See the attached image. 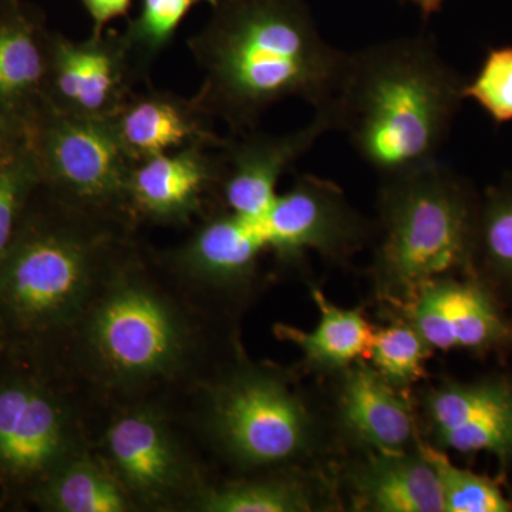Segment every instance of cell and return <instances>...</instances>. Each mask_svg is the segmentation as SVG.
<instances>
[{"mask_svg": "<svg viewBox=\"0 0 512 512\" xmlns=\"http://www.w3.org/2000/svg\"><path fill=\"white\" fill-rule=\"evenodd\" d=\"M210 8L204 28L188 39L204 74L194 100L208 117L241 134L286 99L328 113L349 53L323 39L303 0H215Z\"/></svg>", "mask_w": 512, "mask_h": 512, "instance_id": "1", "label": "cell"}, {"mask_svg": "<svg viewBox=\"0 0 512 512\" xmlns=\"http://www.w3.org/2000/svg\"><path fill=\"white\" fill-rule=\"evenodd\" d=\"M69 336L76 377L116 407L154 402L161 390L194 382L204 348L191 303L164 285L137 244Z\"/></svg>", "mask_w": 512, "mask_h": 512, "instance_id": "2", "label": "cell"}, {"mask_svg": "<svg viewBox=\"0 0 512 512\" xmlns=\"http://www.w3.org/2000/svg\"><path fill=\"white\" fill-rule=\"evenodd\" d=\"M464 84L433 37H400L349 53L338 96L323 116L383 180L439 161Z\"/></svg>", "mask_w": 512, "mask_h": 512, "instance_id": "3", "label": "cell"}, {"mask_svg": "<svg viewBox=\"0 0 512 512\" xmlns=\"http://www.w3.org/2000/svg\"><path fill=\"white\" fill-rule=\"evenodd\" d=\"M136 224L56 197V217L10 247L0 296L16 318L70 335L120 259L136 245Z\"/></svg>", "mask_w": 512, "mask_h": 512, "instance_id": "4", "label": "cell"}, {"mask_svg": "<svg viewBox=\"0 0 512 512\" xmlns=\"http://www.w3.org/2000/svg\"><path fill=\"white\" fill-rule=\"evenodd\" d=\"M478 202L474 188L440 161L383 178L376 254L383 284L414 295L440 276L473 272Z\"/></svg>", "mask_w": 512, "mask_h": 512, "instance_id": "5", "label": "cell"}, {"mask_svg": "<svg viewBox=\"0 0 512 512\" xmlns=\"http://www.w3.org/2000/svg\"><path fill=\"white\" fill-rule=\"evenodd\" d=\"M198 424L215 451L241 470L289 466L312 446L305 403L268 367L237 366L202 384Z\"/></svg>", "mask_w": 512, "mask_h": 512, "instance_id": "6", "label": "cell"}, {"mask_svg": "<svg viewBox=\"0 0 512 512\" xmlns=\"http://www.w3.org/2000/svg\"><path fill=\"white\" fill-rule=\"evenodd\" d=\"M96 450L137 511L190 510L205 485L170 417L156 402L116 407Z\"/></svg>", "mask_w": 512, "mask_h": 512, "instance_id": "7", "label": "cell"}, {"mask_svg": "<svg viewBox=\"0 0 512 512\" xmlns=\"http://www.w3.org/2000/svg\"><path fill=\"white\" fill-rule=\"evenodd\" d=\"M35 158L40 178L56 197L83 210L133 222L127 208L134 163L114 136L109 120L60 113L45 101L36 124Z\"/></svg>", "mask_w": 512, "mask_h": 512, "instance_id": "8", "label": "cell"}, {"mask_svg": "<svg viewBox=\"0 0 512 512\" xmlns=\"http://www.w3.org/2000/svg\"><path fill=\"white\" fill-rule=\"evenodd\" d=\"M90 450L80 413L26 382L0 386V467L16 477L49 480ZM45 481V483H46Z\"/></svg>", "mask_w": 512, "mask_h": 512, "instance_id": "9", "label": "cell"}, {"mask_svg": "<svg viewBox=\"0 0 512 512\" xmlns=\"http://www.w3.org/2000/svg\"><path fill=\"white\" fill-rule=\"evenodd\" d=\"M147 82L119 32H104L82 42L52 37L46 103L60 113L109 120Z\"/></svg>", "mask_w": 512, "mask_h": 512, "instance_id": "10", "label": "cell"}, {"mask_svg": "<svg viewBox=\"0 0 512 512\" xmlns=\"http://www.w3.org/2000/svg\"><path fill=\"white\" fill-rule=\"evenodd\" d=\"M255 222L268 252L284 261L308 251L345 256L366 235L365 224L338 185L311 174L296 178Z\"/></svg>", "mask_w": 512, "mask_h": 512, "instance_id": "11", "label": "cell"}, {"mask_svg": "<svg viewBox=\"0 0 512 512\" xmlns=\"http://www.w3.org/2000/svg\"><path fill=\"white\" fill-rule=\"evenodd\" d=\"M332 131L328 119L315 113L308 126L286 134L249 130L232 134L218 148L214 198L221 210L247 220L264 217L278 197L279 180L319 140Z\"/></svg>", "mask_w": 512, "mask_h": 512, "instance_id": "12", "label": "cell"}, {"mask_svg": "<svg viewBox=\"0 0 512 512\" xmlns=\"http://www.w3.org/2000/svg\"><path fill=\"white\" fill-rule=\"evenodd\" d=\"M412 325L430 349L485 355L512 348V320L474 272L444 275L414 293Z\"/></svg>", "mask_w": 512, "mask_h": 512, "instance_id": "13", "label": "cell"}, {"mask_svg": "<svg viewBox=\"0 0 512 512\" xmlns=\"http://www.w3.org/2000/svg\"><path fill=\"white\" fill-rule=\"evenodd\" d=\"M426 413L440 448L512 466V377L443 383L427 396Z\"/></svg>", "mask_w": 512, "mask_h": 512, "instance_id": "14", "label": "cell"}, {"mask_svg": "<svg viewBox=\"0 0 512 512\" xmlns=\"http://www.w3.org/2000/svg\"><path fill=\"white\" fill-rule=\"evenodd\" d=\"M218 148L191 144L134 164L127 187L131 220L170 227L190 224L214 198Z\"/></svg>", "mask_w": 512, "mask_h": 512, "instance_id": "15", "label": "cell"}, {"mask_svg": "<svg viewBox=\"0 0 512 512\" xmlns=\"http://www.w3.org/2000/svg\"><path fill=\"white\" fill-rule=\"evenodd\" d=\"M266 252L254 221L220 210L168 251L163 264L187 288H237L252 278Z\"/></svg>", "mask_w": 512, "mask_h": 512, "instance_id": "16", "label": "cell"}, {"mask_svg": "<svg viewBox=\"0 0 512 512\" xmlns=\"http://www.w3.org/2000/svg\"><path fill=\"white\" fill-rule=\"evenodd\" d=\"M109 121L120 147L134 164L191 144L221 147L225 143L194 97L151 87L131 94Z\"/></svg>", "mask_w": 512, "mask_h": 512, "instance_id": "17", "label": "cell"}, {"mask_svg": "<svg viewBox=\"0 0 512 512\" xmlns=\"http://www.w3.org/2000/svg\"><path fill=\"white\" fill-rule=\"evenodd\" d=\"M372 366L352 365L340 396V416L353 439L375 451H404L414 439L409 403Z\"/></svg>", "mask_w": 512, "mask_h": 512, "instance_id": "18", "label": "cell"}, {"mask_svg": "<svg viewBox=\"0 0 512 512\" xmlns=\"http://www.w3.org/2000/svg\"><path fill=\"white\" fill-rule=\"evenodd\" d=\"M357 500L376 512H444L439 477L421 447L375 451L357 470Z\"/></svg>", "mask_w": 512, "mask_h": 512, "instance_id": "19", "label": "cell"}, {"mask_svg": "<svg viewBox=\"0 0 512 512\" xmlns=\"http://www.w3.org/2000/svg\"><path fill=\"white\" fill-rule=\"evenodd\" d=\"M320 319L311 332L281 325L276 335L295 343L306 362L319 370L349 369L360 357L367 356L375 329L362 312L332 305L319 291L313 292Z\"/></svg>", "mask_w": 512, "mask_h": 512, "instance_id": "20", "label": "cell"}, {"mask_svg": "<svg viewBox=\"0 0 512 512\" xmlns=\"http://www.w3.org/2000/svg\"><path fill=\"white\" fill-rule=\"evenodd\" d=\"M43 504L56 512L137 511L130 495L92 450L67 461L43 485Z\"/></svg>", "mask_w": 512, "mask_h": 512, "instance_id": "21", "label": "cell"}, {"mask_svg": "<svg viewBox=\"0 0 512 512\" xmlns=\"http://www.w3.org/2000/svg\"><path fill=\"white\" fill-rule=\"evenodd\" d=\"M473 272L495 295L512 298V171L478 202Z\"/></svg>", "mask_w": 512, "mask_h": 512, "instance_id": "22", "label": "cell"}, {"mask_svg": "<svg viewBox=\"0 0 512 512\" xmlns=\"http://www.w3.org/2000/svg\"><path fill=\"white\" fill-rule=\"evenodd\" d=\"M52 37L47 45L32 23L12 18L0 23V110L10 116L16 104L46 89Z\"/></svg>", "mask_w": 512, "mask_h": 512, "instance_id": "23", "label": "cell"}, {"mask_svg": "<svg viewBox=\"0 0 512 512\" xmlns=\"http://www.w3.org/2000/svg\"><path fill=\"white\" fill-rule=\"evenodd\" d=\"M311 497L296 481L282 477L255 478L224 485H207L190 510L201 512H303Z\"/></svg>", "mask_w": 512, "mask_h": 512, "instance_id": "24", "label": "cell"}, {"mask_svg": "<svg viewBox=\"0 0 512 512\" xmlns=\"http://www.w3.org/2000/svg\"><path fill=\"white\" fill-rule=\"evenodd\" d=\"M215 0H141L136 18L128 22L123 35L137 69L148 79L151 64L170 45L185 16L195 6Z\"/></svg>", "mask_w": 512, "mask_h": 512, "instance_id": "25", "label": "cell"}, {"mask_svg": "<svg viewBox=\"0 0 512 512\" xmlns=\"http://www.w3.org/2000/svg\"><path fill=\"white\" fill-rule=\"evenodd\" d=\"M420 447L439 477L444 512H512V501L491 478L454 466L437 448Z\"/></svg>", "mask_w": 512, "mask_h": 512, "instance_id": "26", "label": "cell"}, {"mask_svg": "<svg viewBox=\"0 0 512 512\" xmlns=\"http://www.w3.org/2000/svg\"><path fill=\"white\" fill-rule=\"evenodd\" d=\"M430 348L412 323L375 330L367 359L373 369L396 389L410 386L423 375Z\"/></svg>", "mask_w": 512, "mask_h": 512, "instance_id": "27", "label": "cell"}, {"mask_svg": "<svg viewBox=\"0 0 512 512\" xmlns=\"http://www.w3.org/2000/svg\"><path fill=\"white\" fill-rule=\"evenodd\" d=\"M463 96L476 101L498 126L512 121V46L487 50L476 76L464 84Z\"/></svg>", "mask_w": 512, "mask_h": 512, "instance_id": "28", "label": "cell"}, {"mask_svg": "<svg viewBox=\"0 0 512 512\" xmlns=\"http://www.w3.org/2000/svg\"><path fill=\"white\" fill-rule=\"evenodd\" d=\"M39 178L32 153L18 154L0 164V265L12 247L23 202Z\"/></svg>", "mask_w": 512, "mask_h": 512, "instance_id": "29", "label": "cell"}, {"mask_svg": "<svg viewBox=\"0 0 512 512\" xmlns=\"http://www.w3.org/2000/svg\"><path fill=\"white\" fill-rule=\"evenodd\" d=\"M82 3L93 22L92 35L100 36L110 22L127 16L133 0H82Z\"/></svg>", "mask_w": 512, "mask_h": 512, "instance_id": "30", "label": "cell"}, {"mask_svg": "<svg viewBox=\"0 0 512 512\" xmlns=\"http://www.w3.org/2000/svg\"><path fill=\"white\" fill-rule=\"evenodd\" d=\"M16 137H18V126H16L15 119L0 110V160L3 163L18 156V154H13Z\"/></svg>", "mask_w": 512, "mask_h": 512, "instance_id": "31", "label": "cell"}, {"mask_svg": "<svg viewBox=\"0 0 512 512\" xmlns=\"http://www.w3.org/2000/svg\"><path fill=\"white\" fill-rule=\"evenodd\" d=\"M409 2H412L420 10L424 19L429 20L431 16L440 12L446 0H409Z\"/></svg>", "mask_w": 512, "mask_h": 512, "instance_id": "32", "label": "cell"}]
</instances>
